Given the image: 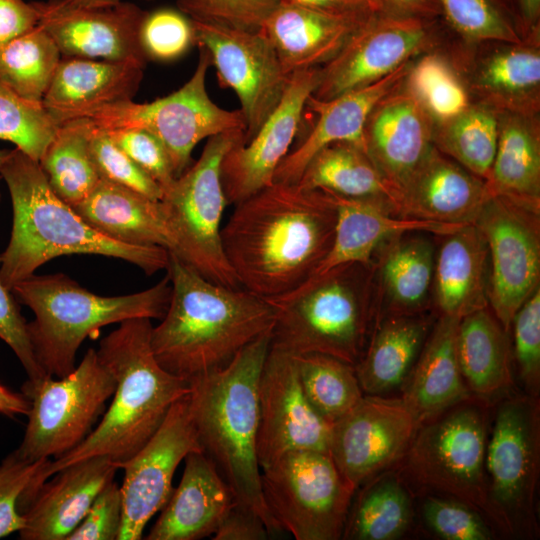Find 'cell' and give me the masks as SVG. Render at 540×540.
I'll use <instances>...</instances> for the list:
<instances>
[{
  "instance_id": "cell-1",
  "label": "cell",
  "mask_w": 540,
  "mask_h": 540,
  "mask_svg": "<svg viewBox=\"0 0 540 540\" xmlns=\"http://www.w3.org/2000/svg\"><path fill=\"white\" fill-rule=\"evenodd\" d=\"M235 205L221 238L242 288L270 300L314 275L334 238L329 192L273 182Z\"/></svg>"
},
{
  "instance_id": "cell-2",
  "label": "cell",
  "mask_w": 540,
  "mask_h": 540,
  "mask_svg": "<svg viewBox=\"0 0 540 540\" xmlns=\"http://www.w3.org/2000/svg\"><path fill=\"white\" fill-rule=\"evenodd\" d=\"M171 297L151 331V347L168 372L189 380L228 365L249 343L271 330L272 303L244 288L201 276L169 252Z\"/></svg>"
},
{
  "instance_id": "cell-3",
  "label": "cell",
  "mask_w": 540,
  "mask_h": 540,
  "mask_svg": "<svg viewBox=\"0 0 540 540\" xmlns=\"http://www.w3.org/2000/svg\"><path fill=\"white\" fill-rule=\"evenodd\" d=\"M151 319L132 318L104 337L97 354L116 382L114 398L100 423L75 448L43 465L38 481L92 456L119 467L133 457L162 424L171 406L190 392L189 380L166 371L151 347Z\"/></svg>"
},
{
  "instance_id": "cell-4",
  "label": "cell",
  "mask_w": 540,
  "mask_h": 540,
  "mask_svg": "<svg viewBox=\"0 0 540 540\" xmlns=\"http://www.w3.org/2000/svg\"><path fill=\"white\" fill-rule=\"evenodd\" d=\"M0 176L7 184L13 210L10 240L0 254V281L8 290L63 255L118 258L147 275L167 269V249L129 245L100 233L55 194L39 162L21 150H11Z\"/></svg>"
},
{
  "instance_id": "cell-5",
  "label": "cell",
  "mask_w": 540,
  "mask_h": 540,
  "mask_svg": "<svg viewBox=\"0 0 540 540\" xmlns=\"http://www.w3.org/2000/svg\"><path fill=\"white\" fill-rule=\"evenodd\" d=\"M270 331L245 346L223 368L189 379V402L202 452L232 490L238 504L278 530L265 506L257 457L258 386L270 349Z\"/></svg>"
},
{
  "instance_id": "cell-6",
  "label": "cell",
  "mask_w": 540,
  "mask_h": 540,
  "mask_svg": "<svg viewBox=\"0 0 540 540\" xmlns=\"http://www.w3.org/2000/svg\"><path fill=\"white\" fill-rule=\"evenodd\" d=\"M269 301L275 309L270 348L329 355L355 366L375 316L374 265L335 267Z\"/></svg>"
},
{
  "instance_id": "cell-7",
  "label": "cell",
  "mask_w": 540,
  "mask_h": 540,
  "mask_svg": "<svg viewBox=\"0 0 540 540\" xmlns=\"http://www.w3.org/2000/svg\"><path fill=\"white\" fill-rule=\"evenodd\" d=\"M11 292L29 307L27 323L35 357L47 376L64 377L75 368L82 342L104 326L132 318L162 319L171 297L167 275L141 292L100 296L62 273L32 275Z\"/></svg>"
},
{
  "instance_id": "cell-8",
  "label": "cell",
  "mask_w": 540,
  "mask_h": 540,
  "mask_svg": "<svg viewBox=\"0 0 540 540\" xmlns=\"http://www.w3.org/2000/svg\"><path fill=\"white\" fill-rule=\"evenodd\" d=\"M244 141V130L207 139L199 159L163 192L160 204L172 240L171 253L205 279L242 288L224 253L221 221L227 200L221 180L225 154Z\"/></svg>"
},
{
  "instance_id": "cell-9",
  "label": "cell",
  "mask_w": 540,
  "mask_h": 540,
  "mask_svg": "<svg viewBox=\"0 0 540 540\" xmlns=\"http://www.w3.org/2000/svg\"><path fill=\"white\" fill-rule=\"evenodd\" d=\"M486 412L469 399L422 421L401 457L417 485L452 496L494 522L485 469Z\"/></svg>"
},
{
  "instance_id": "cell-10",
  "label": "cell",
  "mask_w": 540,
  "mask_h": 540,
  "mask_svg": "<svg viewBox=\"0 0 540 540\" xmlns=\"http://www.w3.org/2000/svg\"><path fill=\"white\" fill-rule=\"evenodd\" d=\"M198 48L195 71L178 90L149 103L107 104L83 117L103 130L137 128L151 133L165 147L178 178L191 165L192 151L200 141L230 130L245 131L240 109H223L210 98L206 77L211 59Z\"/></svg>"
},
{
  "instance_id": "cell-11",
  "label": "cell",
  "mask_w": 540,
  "mask_h": 540,
  "mask_svg": "<svg viewBox=\"0 0 540 540\" xmlns=\"http://www.w3.org/2000/svg\"><path fill=\"white\" fill-rule=\"evenodd\" d=\"M115 389L113 375L93 348L64 377L27 379L22 393L30 402L28 422L14 451L30 462L69 452L90 434Z\"/></svg>"
},
{
  "instance_id": "cell-12",
  "label": "cell",
  "mask_w": 540,
  "mask_h": 540,
  "mask_svg": "<svg viewBox=\"0 0 540 540\" xmlns=\"http://www.w3.org/2000/svg\"><path fill=\"white\" fill-rule=\"evenodd\" d=\"M261 491L278 532L296 540L342 538L353 492L329 453L288 452L261 468Z\"/></svg>"
},
{
  "instance_id": "cell-13",
  "label": "cell",
  "mask_w": 540,
  "mask_h": 540,
  "mask_svg": "<svg viewBox=\"0 0 540 540\" xmlns=\"http://www.w3.org/2000/svg\"><path fill=\"white\" fill-rule=\"evenodd\" d=\"M451 35L441 18H400L375 12L333 59L319 67L312 96L329 100L368 86L441 47Z\"/></svg>"
},
{
  "instance_id": "cell-14",
  "label": "cell",
  "mask_w": 540,
  "mask_h": 540,
  "mask_svg": "<svg viewBox=\"0 0 540 540\" xmlns=\"http://www.w3.org/2000/svg\"><path fill=\"white\" fill-rule=\"evenodd\" d=\"M535 399L516 397L497 409L486 444L488 499L494 523L509 534L534 529L539 460V409Z\"/></svg>"
},
{
  "instance_id": "cell-15",
  "label": "cell",
  "mask_w": 540,
  "mask_h": 540,
  "mask_svg": "<svg viewBox=\"0 0 540 540\" xmlns=\"http://www.w3.org/2000/svg\"><path fill=\"white\" fill-rule=\"evenodd\" d=\"M474 224L489 251V306L508 331L517 310L540 287V213L492 195Z\"/></svg>"
},
{
  "instance_id": "cell-16",
  "label": "cell",
  "mask_w": 540,
  "mask_h": 540,
  "mask_svg": "<svg viewBox=\"0 0 540 540\" xmlns=\"http://www.w3.org/2000/svg\"><path fill=\"white\" fill-rule=\"evenodd\" d=\"M195 45L204 48L219 84L232 89L245 121L248 142L281 101L288 75L268 38L259 31L232 29L193 21Z\"/></svg>"
},
{
  "instance_id": "cell-17",
  "label": "cell",
  "mask_w": 540,
  "mask_h": 540,
  "mask_svg": "<svg viewBox=\"0 0 540 540\" xmlns=\"http://www.w3.org/2000/svg\"><path fill=\"white\" fill-rule=\"evenodd\" d=\"M442 48L471 102L497 111L540 113V38L465 42L452 34Z\"/></svg>"
},
{
  "instance_id": "cell-18",
  "label": "cell",
  "mask_w": 540,
  "mask_h": 540,
  "mask_svg": "<svg viewBox=\"0 0 540 540\" xmlns=\"http://www.w3.org/2000/svg\"><path fill=\"white\" fill-rule=\"evenodd\" d=\"M188 394L171 406L152 437L120 466L124 469L123 517L117 540L142 539L147 523L173 491L172 480L180 462L191 452H202Z\"/></svg>"
},
{
  "instance_id": "cell-19",
  "label": "cell",
  "mask_w": 540,
  "mask_h": 540,
  "mask_svg": "<svg viewBox=\"0 0 540 540\" xmlns=\"http://www.w3.org/2000/svg\"><path fill=\"white\" fill-rule=\"evenodd\" d=\"M420 421L400 399L364 394L331 426L329 455L347 486L365 482L400 460Z\"/></svg>"
},
{
  "instance_id": "cell-20",
  "label": "cell",
  "mask_w": 540,
  "mask_h": 540,
  "mask_svg": "<svg viewBox=\"0 0 540 540\" xmlns=\"http://www.w3.org/2000/svg\"><path fill=\"white\" fill-rule=\"evenodd\" d=\"M260 468L298 450L329 453L331 425L307 401L292 355L269 349L258 386Z\"/></svg>"
},
{
  "instance_id": "cell-21",
  "label": "cell",
  "mask_w": 540,
  "mask_h": 540,
  "mask_svg": "<svg viewBox=\"0 0 540 540\" xmlns=\"http://www.w3.org/2000/svg\"><path fill=\"white\" fill-rule=\"evenodd\" d=\"M318 70L309 68L291 74L281 101L255 135L246 143L238 142L225 154L221 180L228 204H237L273 183L318 83Z\"/></svg>"
},
{
  "instance_id": "cell-22",
  "label": "cell",
  "mask_w": 540,
  "mask_h": 540,
  "mask_svg": "<svg viewBox=\"0 0 540 540\" xmlns=\"http://www.w3.org/2000/svg\"><path fill=\"white\" fill-rule=\"evenodd\" d=\"M39 25L61 55L134 61L146 65L140 28L147 11L130 2L108 7H71L59 0L35 2Z\"/></svg>"
},
{
  "instance_id": "cell-23",
  "label": "cell",
  "mask_w": 540,
  "mask_h": 540,
  "mask_svg": "<svg viewBox=\"0 0 540 540\" xmlns=\"http://www.w3.org/2000/svg\"><path fill=\"white\" fill-rule=\"evenodd\" d=\"M433 125L403 81L381 98L367 117L365 150L398 203L409 179L434 148Z\"/></svg>"
},
{
  "instance_id": "cell-24",
  "label": "cell",
  "mask_w": 540,
  "mask_h": 540,
  "mask_svg": "<svg viewBox=\"0 0 540 540\" xmlns=\"http://www.w3.org/2000/svg\"><path fill=\"white\" fill-rule=\"evenodd\" d=\"M119 467L107 456L72 463L39 484L21 505L22 540H66Z\"/></svg>"
},
{
  "instance_id": "cell-25",
  "label": "cell",
  "mask_w": 540,
  "mask_h": 540,
  "mask_svg": "<svg viewBox=\"0 0 540 540\" xmlns=\"http://www.w3.org/2000/svg\"><path fill=\"white\" fill-rule=\"evenodd\" d=\"M491 196L483 179L434 146L401 192L398 214L444 224H472Z\"/></svg>"
},
{
  "instance_id": "cell-26",
  "label": "cell",
  "mask_w": 540,
  "mask_h": 540,
  "mask_svg": "<svg viewBox=\"0 0 540 540\" xmlns=\"http://www.w3.org/2000/svg\"><path fill=\"white\" fill-rule=\"evenodd\" d=\"M330 194L336 208L334 238L314 275L345 264L371 265L377 250L402 233L428 232L442 236L463 226L400 217L390 203L381 199Z\"/></svg>"
},
{
  "instance_id": "cell-27",
  "label": "cell",
  "mask_w": 540,
  "mask_h": 540,
  "mask_svg": "<svg viewBox=\"0 0 540 540\" xmlns=\"http://www.w3.org/2000/svg\"><path fill=\"white\" fill-rule=\"evenodd\" d=\"M412 62L377 82L329 100L310 95L306 108L316 114L315 125L278 165L273 182L297 183L313 156L332 143L347 141L364 147L363 130L369 113L381 98L400 85Z\"/></svg>"
},
{
  "instance_id": "cell-28",
  "label": "cell",
  "mask_w": 540,
  "mask_h": 540,
  "mask_svg": "<svg viewBox=\"0 0 540 540\" xmlns=\"http://www.w3.org/2000/svg\"><path fill=\"white\" fill-rule=\"evenodd\" d=\"M184 461L181 481L161 509L148 540H199L212 536L236 503L229 485L203 452H191Z\"/></svg>"
},
{
  "instance_id": "cell-29",
  "label": "cell",
  "mask_w": 540,
  "mask_h": 540,
  "mask_svg": "<svg viewBox=\"0 0 540 540\" xmlns=\"http://www.w3.org/2000/svg\"><path fill=\"white\" fill-rule=\"evenodd\" d=\"M369 16L334 15L279 1L260 30L291 75L328 63Z\"/></svg>"
},
{
  "instance_id": "cell-30",
  "label": "cell",
  "mask_w": 540,
  "mask_h": 540,
  "mask_svg": "<svg viewBox=\"0 0 540 540\" xmlns=\"http://www.w3.org/2000/svg\"><path fill=\"white\" fill-rule=\"evenodd\" d=\"M145 66L134 61L65 57L42 104L60 125L104 105L132 100Z\"/></svg>"
},
{
  "instance_id": "cell-31",
  "label": "cell",
  "mask_w": 540,
  "mask_h": 540,
  "mask_svg": "<svg viewBox=\"0 0 540 540\" xmlns=\"http://www.w3.org/2000/svg\"><path fill=\"white\" fill-rule=\"evenodd\" d=\"M440 237L432 285L439 316L461 319L489 307V251L480 229L466 224Z\"/></svg>"
},
{
  "instance_id": "cell-32",
  "label": "cell",
  "mask_w": 540,
  "mask_h": 540,
  "mask_svg": "<svg viewBox=\"0 0 540 540\" xmlns=\"http://www.w3.org/2000/svg\"><path fill=\"white\" fill-rule=\"evenodd\" d=\"M416 233L396 235L377 250L378 263H373L376 306L383 301L384 312L375 318L422 314L432 301L436 248Z\"/></svg>"
},
{
  "instance_id": "cell-33",
  "label": "cell",
  "mask_w": 540,
  "mask_h": 540,
  "mask_svg": "<svg viewBox=\"0 0 540 540\" xmlns=\"http://www.w3.org/2000/svg\"><path fill=\"white\" fill-rule=\"evenodd\" d=\"M459 321L457 318L439 316L403 385L401 399L420 423L470 398L457 358Z\"/></svg>"
},
{
  "instance_id": "cell-34",
  "label": "cell",
  "mask_w": 540,
  "mask_h": 540,
  "mask_svg": "<svg viewBox=\"0 0 540 540\" xmlns=\"http://www.w3.org/2000/svg\"><path fill=\"white\" fill-rule=\"evenodd\" d=\"M485 184L501 196L540 213V116L499 111L495 156Z\"/></svg>"
},
{
  "instance_id": "cell-35",
  "label": "cell",
  "mask_w": 540,
  "mask_h": 540,
  "mask_svg": "<svg viewBox=\"0 0 540 540\" xmlns=\"http://www.w3.org/2000/svg\"><path fill=\"white\" fill-rule=\"evenodd\" d=\"M73 209L112 240L172 249L160 201L134 190L100 178L93 191Z\"/></svg>"
},
{
  "instance_id": "cell-36",
  "label": "cell",
  "mask_w": 540,
  "mask_h": 540,
  "mask_svg": "<svg viewBox=\"0 0 540 540\" xmlns=\"http://www.w3.org/2000/svg\"><path fill=\"white\" fill-rule=\"evenodd\" d=\"M374 322L368 346L354 367L363 393L382 395L404 385L431 330V321L422 313L384 315Z\"/></svg>"
},
{
  "instance_id": "cell-37",
  "label": "cell",
  "mask_w": 540,
  "mask_h": 540,
  "mask_svg": "<svg viewBox=\"0 0 540 540\" xmlns=\"http://www.w3.org/2000/svg\"><path fill=\"white\" fill-rule=\"evenodd\" d=\"M506 330L487 308L460 319L456 350L463 380L470 392L489 399L512 384Z\"/></svg>"
},
{
  "instance_id": "cell-38",
  "label": "cell",
  "mask_w": 540,
  "mask_h": 540,
  "mask_svg": "<svg viewBox=\"0 0 540 540\" xmlns=\"http://www.w3.org/2000/svg\"><path fill=\"white\" fill-rule=\"evenodd\" d=\"M296 184L343 197L381 199L390 203L397 215L399 212L397 195L365 148L353 142H335L321 149L308 162Z\"/></svg>"
},
{
  "instance_id": "cell-39",
  "label": "cell",
  "mask_w": 540,
  "mask_h": 540,
  "mask_svg": "<svg viewBox=\"0 0 540 540\" xmlns=\"http://www.w3.org/2000/svg\"><path fill=\"white\" fill-rule=\"evenodd\" d=\"M93 128L87 117L62 122L38 161L52 190L71 207L83 201L100 180L90 151Z\"/></svg>"
},
{
  "instance_id": "cell-40",
  "label": "cell",
  "mask_w": 540,
  "mask_h": 540,
  "mask_svg": "<svg viewBox=\"0 0 540 540\" xmlns=\"http://www.w3.org/2000/svg\"><path fill=\"white\" fill-rule=\"evenodd\" d=\"M350 505L342 538L393 540L401 537L412 521L408 491L395 474H381Z\"/></svg>"
},
{
  "instance_id": "cell-41",
  "label": "cell",
  "mask_w": 540,
  "mask_h": 540,
  "mask_svg": "<svg viewBox=\"0 0 540 540\" xmlns=\"http://www.w3.org/2000/svg\"><path fill=\"white\" fill-rule=\"evenodd\" d=\"M498 128L499 111L470 102L459 113L433 125V144L485 181L495 156Z\"/></svg>"
},
{
  "instance_id": "cell-42",
  "label": "cell",
  "mask_w": 540,
  "mask_h": 540,
  "mask_svg": "<svg viewBox=\"0 0 540 540\" xmlns=\"http://www.w3.org/2000/svg\"><path fill=\"white\" fill-rule=\"evenodd\" d=\"M292 357L307 401L331 426L351 411L363 397L353 365L319 353Z\"/></svg>"
},
{
  "instance_id": "cell-43",
  "label": "cell",
  "mask_w": 540,
  "mask_h": 540,
  "mask_svg": "<svg viewBox=\"0 0 540 540\" xmlns=\"http://www.w3.org/2000/svg\"><path fill=\"white\" fill-rule=\"evenodd\" d=\"M61 53L38 24L0 48V80L20 97L42 102Z\"/></svg>"
},
{
  "instance_id": "cell-44",
  "label": "cell",
  "mask_w": 540,
  "mask_h": 540,
  "mask_svg": "<svg viewBox=\"0 0 540 540\" xmlns=\"http://www.w3.org/2000/svg\"><path fill=\"white\" fill-rule=\"evenodd\" d=\"M442 46L415 58L403 80L433 124L454 116L471 102Z\"/></svg>"
},
{
  "instance_id": "cell-45",
  "label": "cell",
  "mask_w": 540,
  "mask_h": 540,
  "mask_svg": "<svg viewBox=\"0 0 540 540\" xmlns=\"http://www.w3.org/2000/svg\"><path fill=\"white\" fill-rule=\"evenodd\" d=\"M441 19L465 42L523 41L509 0H436Z\"/></svg>"
},
{
  "instance_id": "cell-46",
  "label": "cell",
  "mask_w": 540,
  "mask_h": 540,
  "mask_svg": "<svg viewBox=\"0 0 540 540\" xmlns=\"http://www.w3.org/2000/svg\"><path fill=\"white\" fill-rule=\"evenodd\" d=\"M58 128L42 102L20 97L0 80V140L39 161Z\"/></svg>"
},
{
  "instance_id": "cell-47",
  "label": "cell",
  "mask_w": 540,
  "mask_h": 540,
  "mask_svg": "<svg viewBox=\"0 0 540 540\" xmlns=\"http://www.w3.org/2000/svg\"><path fill=\"white\" fill-rule=\"evenodd\" d=\"M140 43L147 59H178L195 45L193 21L178 9L147 11L140 28Z\"/></svg>"
},
{
  "instance_id": "cell-48",
  "label": "cell",
  "mask_w": 540,
  "mask_h": 540,
  "mask_svg": "<svg viewBox=\"0 0 540 540\" xmlns=\"http://www.w3.org/2000/svg\"><path fill=\"white\" fill-rule=\"evenodd\" d=\"M91 156L101 179L134 190L159 201L163 190L109 136L94 125L90 139Z\"/></svg>"
},
{
  "instance_id": "cell-49",
  "label": "cell",
  "mask_w": 540,
  "mask_h": 540,
  "mask_svg": "<svg viewBox=\"0 0 540 540\" xmlns=\"http://www.w3.org/2000/svg\"><path fill=\"white\" fill-rule=\"evenodd\" d=\"M279 0H177V9L192 21L232 29L259 31Z\"/></svg>"
},
{
  "instance_id": "cell-50",
  "label": "cell",
  "mask_w": 540,
  "mask_h": 540,
  "mask_svg": "<svg viewBox=\"0 0 540 540\" xmlns=\"http://www.w3.org/2000/svg\"><path fill=\"white\" fill-rule=\"evenodd\" d=\"M48 459L30 462L13 451L0 463V538L19 532L23 527L20 501L32 490Z\"/></svg>"
},
{
  "instance_id": "cell-51",
  "label": "cell",
  "mask_w": 540,
  "mask_h": 540,
  "mask_svg": "<svg viewBox=\"0 0 540 540\" xmlns=\"http://www.w3.org/2000/svg\"><path fill=\"white\" fill-rule=\"evenodd\" d=\"M426 526L446 540H489L492 532L479 512L456 499L427 497L422 504Z\"/></svg>"
},
{
  "instance_id": "cell-52",
  "label": "cell",
  "mask_w": 540,
  "mask_h": 540,
  "mask_svg": "<svg viewBox=\"0 0 540 540\" xmlns=\"http://www.w3.org/2000/svg\"><path fill=\"white\" fill-rule=\"evenodd\" d=\"M511 326L520 376L535 395L540 382V287L517 310Z\"/></svg>"
},
{
  "instance_id": "cell-53",
  "label": "cell",
  "mask_w": 540,
  "mask_h": 540,
  "mask_svg": "<svg viewBox=\"0 0 540 540\" xmlns=\"http://www.w3.org/2000/svg\"><path fill=\"white\" fill-rule=\"evenodd\" d=\"M105 131L147 175L160 185L163 192L177 179L165 147L154 135L137 128Z\"/></svg>"
},
{
  "instance_id": "cell-54",
  "label": "cell",
  "mask_w": 540,
  "mask_h": 540,
  "mask_svg": "<svg viewBox=\"0 0 540 540\" xmlns=\"http://www.w3.org/2000/svg\"><path fill=\"white\" fill-rule=\"evenodd\" d=\"M122 517L121 486L113 479L98 493L83 520L66 540H117Z\"/></svg>"
},
{
  "instance_id": "cell-55",
  "label": "cell",
  "mask_w": 540,
  "mask_h": 540,
  "mask_svg": "<svg viewBox=\"0 0 540 540\" xmlns=\"http://www.w3.org/2000/svg\"><path fill=\"white\" fill-rule=\"evenodd\" d=\"M1 199V195H0ZM0 338L22 364L28 380L47 377L39 365L28 335L27 322L13 293L0 281Z\"/></svg>"
},
{
  "instance_id": "cell-56",
  "label": "cell",
  "mask_w": 540,
  "mask_h": 540,
  "mask_svg": "<svg viewBox=\"0 0 540 540\" xmlns=\"http://www.w3.org/2000/svg\"><path fill=\"white\" fill-rule=\"evenodd\" d=\"M270 534L259 514L236 502L212 538L214 540H265Z\"/></svg>"
},
{
  "instance_id": "cell-57",
  "label": "cell",
  "mask_w": 540,
  "mask_h": 540,
  "mask_svg": "<svg viewBox=\"0 0 540 540\" xmlns=\"http://www.w3.org/2000/svg\"><path fill=\"white\" fill-rule=\"evenodd\" d=\"M39 23L35 2L0 0V48Z\"/></svg>"
},
{
  "instance_id": "cell-58",
  "label": "cell",
  "mask_w": 540,
  "mask_h": 540,
  "mask_svg": "<svg viewBox=\"0 0 540 540\" xmlns=\"http://www.w3.org/2000/svg\"><path fill=\"white\" fill-rule=\"evenodd\" d=\"M377 12L400 18H441L436 0H372Z\"/></svg>"
},
{
  "instance_id": "cell-59",
  "label": "cell",
  "mask_w": 540,
  "mask_h": 540,
  "mask_svg": "<svg viewBox=\"0 0 540 540\" xmlns=\"http://www.w3.org/2000/svg\"><path fill=\"white\" fill-rule=\"evenodd\" d=\"M316 11L341 15L366 17L377 12L372 0H279Z\"/></svg>"
},
{
  "instance_id": "cell-60",
  "label": "cell",
  "mask_w": 540,
  "mask_h": 540,
  "mask_svg": "<svg viewBox=\"0 0 540 540\" xmlns=\"http://www.w3.org/2000/svg\"><path fill=\"white\" fill-rule=\"evenodd\" d=\"M523 40L540 38V0H509Z\"/></svg>"
},
{
  "instance_id": "cell-61",
  "label": "cell",
  "mask_w": 540,
  "mask_h": 540,
  "mask_svg": "<svg viewBox=\"0 0 540 540\" xmlns=\"http://www.w3.org/2000/svg\"><path fill=\"white\" fill-rule=\"evenodd\" d=\"M30 409V402L23 393L10 390L0 383V413L15 417L16 415H27Z\"/></svg>"
},
{
  "instance_id": "cell-62",
  "label": "cell",
  "mask_w": 540,
  "mask_h": 540,
  "mask_svg": "<svg viewBox=\"0 0 540 540\" xmlns=\"http://www.w3.org/2000/svg\"><path fill=\"white\" fill-rule=\"evenodd\" d=\"M61 3L71 7H87V8H96V7H108L116 5L122 0H59ZM142 1H151V0H142Z\"/></svg>"
},
{
  "instance_id": "cell-63",
  "label": "cell",
  "mask_w": 540,
  "mask_h": 540,
  "mask_svg": "<svg viewBox=\"0 0 540 540\" xmlns=\"http://www.w3.org/2000/svg\"><path fill=\"white\" fill-rule=\"evenodd\" d=\"M10 152L11 150H8V149H0V167L8 158Z\"/></svg>"
},
{
  "instance_id": "cell-64",
  "label": "cell",
  "mask_w": 540,
  "mask_h": 540,
  "mask_svg": "<svg viewBox=\"0 0 540 540\" xmlns=\"http://www.w3.org/2000/svg\"><path fill=\"white\" fill-rule=\"evenodd\" d=\"M0 179H1V176H0Z\"/></svg>"
}]
</instances>
